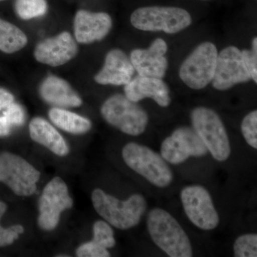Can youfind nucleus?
<instances>
[{"label": "nucleus", "instance_id": "1", "mask_svg": "<svg viewBox=\"0 0 257 257\" xmlns=\"http://www.w3.org/2000/svg\"><path fill=\"white\" fill-rule=\"evenodd\" d=\"M92 202L99 216L111 226L121 230L136 226L147 210L146 200L140 194H134L122 201L97 188L92 193Z\"/></svg>", "mask_w": 257, "mask_h": 257}, {"label": "nucleus", "instance_id": "2", "mask_svg": "<svg viewBox=\"0 0 257 257\" xmlns=\"http://www.w3.org/2000/svg\"><path fill=\"white\" fill-rule=\"evenodd\" d=\"M147 228L152 241L171 257H191L193 251L188 236L172 214L155 208L147 216Z\"/></svg>", "mask_w": 257, "mask_h": 257}, {"label": "nucleus", "instance_id": "3", "mask_svg": "<svg viewBox=\"0 0 257 257\" xmlns=\"http://www.w3.org/2000/svg\"><path fill=\"white\" fill-rule=\"evenodd\" d=\"M126 165L150 183L164 188L172 183L173 173L162 155L145 145L130 143L123 148Z\"/></svg>", "mask_w": 257, "mask_h": 257}, {"label": "nucleus", "instance_id": "4", "mask_svg": "<svg viewBox=\"0 0 257 257\" xmlns=\"http://www.w3.org/2000/svg\"><path fill=\"white\" fill-rule=\"evenodd\" d=\"M101 114L111 126L131 136L145 133L149 122L146 111L123 94L108 98L101 106Z\"/></svg>", "mask_w": 257, "mask_h": 257}, {"label": "nucleus", "instance_id": "5", "mask_svg": "<svg viewBox=\"0 0 257 257\" xmlns=\"http://www.w3.org/2000/svg\"><path fill=\"white\" fill-rule=\"evenodd\" d=\"M132 25L143 31L176 34L188 28L192 17L187 10L175 7H145L133 12Z\"/></svg>", "mask_w": 257, "mask_h": 257}, {"label": "nucleus", "instance_id": "6", "mask_svg": "<svg viewBox=\"0 0 257 257\" xmlns=\"http://www.w3.org/2000/svg\"><path fill=\"white\" fill-rule=\"evenodd\" d=\"M193 128L199 135L213 158L224 162L231 154L229 139L224 123L215 111L199 106L191 113Z\"/></svg>", "mask_w": 257, "mask_h": 257}, {"label": "nucleus", "instance_id": "7", "mask_svg": "<svg viewBox=\"0 0 257 257\" xmlns=\"http://www.w3.org/2000/svg\"><path fill=\"white\" fill-rule=\"evenodd\" d=\"M217 57L215 45L210 42H203L182 62L179 77L191 89H204L214 77Z\"/></svg>", "mask_w": 257, "mask_h": 257}, {"label": "nucleus", "instance_id": "8", "mask_svg": "<svg viewBox=\"0 0 257 257\" xmlns=\"http://www.w3.org/2000/svg\"><path fill=\"white\" fill-rule=\"evenodd\" d=\"M40 172L23 157L0 153V182L6 184L15 194L30 197L37 190Z\"/></svg>", "mask_w": 257, "mask_h": 257}, {"label": "nucleus", "instance_id": "9", "mask_svg": "<svg viewBox=\"0 0 257 257\" xmlns=\"http://www.w3.org/2000/svg\"><path fill=\"white\" fill-rule=\"evenodd\" d=\"M65 182L59 177L52 179L45 186L39 200L38 225L42 230L50 231L57 227L60 215L73 206Z\"/></svg>", "mask_w": 257, "mask_h": 257}, {"label": "nucleus", "instance_id": "10", "mask_svg": "<svg viewBox=\"0 0 257 257\" xmlns=\"http://www.w3.org/2000/svg\"><path fill=\"white\" fill-rule=\"evenodd\" d=\"M181 200L184 210L193 224L206 231L217 227L219 214L210 194L204 187L191 185L184 187L181 192Z\"/></svg>", "mask_w": 257, "mask_h": 257}, {"label": "nucleus", "instance_id": "11", "mask_svg": "<svg viewBox=\"0 0 257 257\" xmlns=\"http://www.w3.org/2000/svg\"><path fill=\"white\" fill-rule=\"evenodd\" d=\"M207 152V147L195 130L189 126L177 128L161 147V155L172 165L183 163L191 157L204 156Z\"/></svg>", "mask_w": 257, "mask_h": 257}, {"label": "nucleus", "instance_id": "12", "mask_svg": "<svg viewBox=\"0 0 257 257\" xmlns=\"http://www.w3.org/2000/svg\"><path fill=\"white\" fill-rule=\"evenodd\" d=\"M250 79L251 75L239 49L229 46L218 53L215 73L211 81L216 89L227 90L236 84L247 82Z\"/></svg>", "mask_w": 257, "mask_h": 257}, {"label": "nucleus", "instance_id": "13", "mask_svg": "<svg viewBox=\"0 0 257 257\" xmlns=\"http://www.w3.org/2000/svg\"><path fill=\"white\" fill-rule=\"evenodd\" d=\"M77 45L72 35L63 32L37 44L34 51L35 60L51 67L67 64L77 55Z\"/></svg>", "mask_w": 257, "mask_h": 257}, {"label": "nucleus", "instance_id": "14", "mask_svg": "<svg viewBox=\"0 0 257 257\" xmlns=\"http://www.w3.org/2000/svg\"><path fill=\"white\" fill-rule=\"evenodd\" d=\"M167 50L168 46L165 40L158 38L149 48L134 50L130 59L139 75L162 79L168 68L165 57Z\"/></svg>", "mask_w": 257, "mask_h": 257}, {"label": "nucleus", "instance_id": "15", "mask_svg": "<svg viewBox=\"0 0 257 257\" xmlns=\"http://www.w3.org/2000/svg\"><path fill=\"white\" fill-rule=\"evenodd\" d=\"M112 27V20L105 13L81 10L74 20V33L79 43L92 44L105 38Z\"/></svg>", "mask_w": 257, "mask_h": 257}, {"label": "nucleus", "instance_id": "16", "mask_svg": "<svg viewBox=\"0 0 257 257\" xmlns=\"http://www.w3.org/2000/svg\"><path fill=\"white\" fill-rule=\"evenodd\" d=\"M135 72L127 55L123 51L115 49L106 55L104 66L94 76V80L102 85H125L133 79Z\"/></svg>", "mask_w": 257, "mask_h": 257}, {"label": "nucleus", "instance_id": "17", "mask_svg": "<svg viewBox=\"0 0 257 257\" xmlns=\"http://www.w3.org/2000/svg\"><path fill=\"white\" fill-rule=\"evenodd\" d=\"M124 95L130 100L138 102L151 98L158 105L167 107L170 104V89L162 79L139 75L124 85Z\"/></svg>", "mask_w": 257, "mask_h": 257}, {"label": "nucleus", "instance_id": "18", "mask_svg": "<svg viewBox=\"0 0 257 257\" xmlns=\"http://www.w3.org/2000/svg\"><path fill=\"white\" fill-rule=\"evenodd\" d=\"M43 100L55 107H78L82 105L80 96L64 79L51 75L45 79L40 87Z\"/></svg>", "mask_w": 257, "mask_h": 257}, {"label": "nucleus", "instance_id": "19", "mask_svg": "<svg viewBox=\"0 0 257 257\" xmlns=\"http://www.w3.org/2000/svg\"><path fill=\"white\" fill-rule=\"evenodd\" d=\"M29 132L32 140L46 147L59 157L68 155L69 148L63 137L50 122L41 117H35L30 121Z\"/></svg>", "mask_w": 257, "mask_h": 257}, {"label": "nucleus", "instance_id": "20", "mask_svg": "<svg viewBox=\"0 0 257 257\" xmlns=\"http://www.w3.org/2000/svg\"><path fill=\"white\" fill-rule=\"evenodd\" d=\"M49 117L57 127L73 135L87 133L92 128L90 120L63 108H52L49 111Z\"/></svg>", "mask_w": 257, "mask_h": 257}, {"label": "nucleus", "instance_id": "21", "mask_svg": "<svg viewBox=\"0 0 257 257\" xmlns=\"http://www.w3.org/2000/svg\"><path fill=\"white\" fill-rule=\"evenodd\" d=\"M28 39L20 28L0 19V50L15 53L28 45Z\"/></svg>", "mask_w": 257, "mask_h": 257}, {"label": "nucleus", "instance_id": "22", "mask_svg": "<svg viewBox=\"0 0 257 257\" xmlns=\"http://www.w3.org/2000/svg\"><path fill=\"white\" fill-rule=\"evenodd\" d=\"M15 10L19 18L30 20L46 14L48 5L46 0H16Z\"/></svg>", "mask_w": 257, "mask_h": 257}, {"label": "nucleus", "instance_id": "23", "mask_svg": "<svg viewBox=\"0 0 257 257\" xmlns=\"http://www.w3.org/2000/svg\"><path fill=\"white\" fill-rule=\"evenodd\" d=\"M92 241L104 248L114 247L116 244V240L110 224L105 221H96L93 226Z\"/></svg>", "mask_w": 257, "mask_h": 257}, {"label": "nucleus", "instance_id": "24", "mask_svg": "<svg viewBox=\"0 0 257 257\" xmlns=\"http://www.w3.org/2000/svg\"><path fill=\"white\" fill-rule=\"evenodd\" d=\"M234 253L236 257L257 256V235H241L234 243Z\"/></svg>", "mask_w": 257, "mask_h": 257}, {"label": "nucleus", "instance_id": "25", "mask_svg": "<svg viewBox=\"0 0 257 257\" xmlns=\"http://www.w3.org/2000/svg\"><path fill=\"white\" fill-rule=\"evenodd\" d=\"M8 209V206L4 202L0 201V219ZM25 232V228L21 224H15L8 229L3 228L0 225V247L13 244L15 240L18 239L20 235Z\"/></svg>", "mask_w": 257, "mask_h": 257}, {"label": "nucleus", "instance_id": "26", "mask_svg": "<svg viewBox=\"0 0 257 257\" xmlns=\"http://www.w3.org/2000/svg\"><path fill=\"white\" fill-rule=\"evenodd\" d=\"M241 133L246 143L252 148L257 149V111L248 113L242 120Z\"/></svg>", "mask_w": 257, "mask_h": 257}, {"label": "nucleus", "instance_id": "27", "mask_svg": "<svg viewBox=\"0 0 257 257\" xmlns=\"http://www.w3.org/2000/svg\"><path fill=\"white\" fill-rule=\"evenodd\" d=\"M76 254L79 257H109L110 253L107 248L102 247L100 245L92 241L83 243L76 251Z\"/></svg>", "mask_w": 257, "mask_h": 257}, {"label": "nucleus", "instance_id": "28", "mask_svg": "<svg viewBox=\"0 0 257 257\" xmlns=\"http://www.w3.org/2000/svg\"><path fill=\"white\" fill-rule=\"evenodd\" d=\"M3 116L6 118L10 124L15 126H21L25 121V114L23 108L17 103H12L5 108Z\"/></svg>", "mask_w": 257, "mask_h": 257}, {"label": "nucleus", "instance_id": "29", "mask_svg": "<svg viewBox=\"0 0 257 257\" xmlns=\"http://www.w3.org/2000/svg\"><path fill=\"white\" fill-rule=\"evenodd\" d=\"M243 61L246 64L251 79L256 83L257 81V52L252 50H243L241 51Z\"/></svg>", "mask_w": 257, "mask_h": 257}, {"label": "nucleus", "instance_id": "30", "mask_svg": "<svg viewBox=\"0 0 257 257\" xmlns=\"http://www.w3.org/2000/svg\"><path fill=\"white\" fill-rule=\"evenodd\" d=\"M14 102V96L6 89L0 88V110Z\"/></svg>", "mask_w": 257, "mask_h": 257}, {"label": "nucleus", "instance_id": "31", "mask_svg": "<svg viewBox=\"0 0 257 257\" xmlns=\"http://www.w3.org/2000/svg\"><path fill=\"white\" fill-rule=\"evenodd\" d=\"M11 130V124L4 116H0V137H5L9 135Z\"/></svg>", "mask_w": 257, "mask_h": 257}, {"label": "nucleus", "instance_id": "32", "mask_svg": "<svg viewBox=\"0 0 257 257\" xmlns=\"http://www.w3.org/2000/svg\"><path fill=\"white\" fill-rule=\"evenodd\" d=\"M1 1H5V0H0V2Z\"/></svg>", "mask_w": 257, "mask_h": 257}]
</instances>
